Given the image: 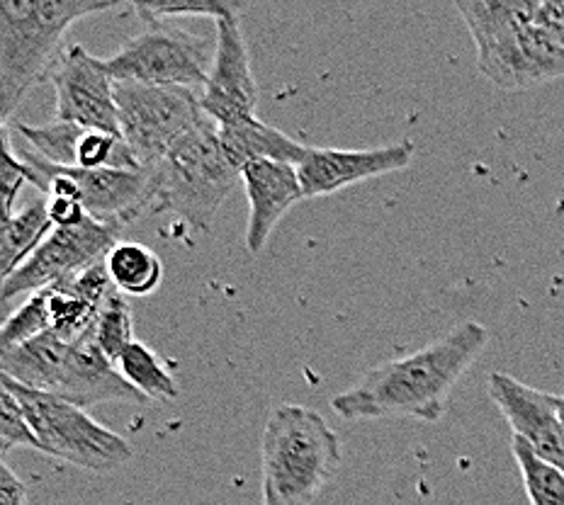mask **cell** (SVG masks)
Masks as SVG:
<instances>
[{"mask_svg": "<svg viewBox=\"0 0 564 505\" xmlns=\"http://www.w3.org/2000/svg\"><path fill=\"white\" fill-rule=\"evenodd\" d=\"M54 229L46 199H34L10 217H3V233H0V273H3V279L13 275Z\"/></svg>", "mask_w": 564, "mask_h": 505, "instance_id": "ac0fdd59", "label": "cell"}, {"mask_svg": "<svg viewBox=\"0 0 564 505\" xmlns=\"http://www.w3.org/2000/svg\"><path fill=\"white\" fill-rule=\"evenodd\" d=\"M241 178L209 120L195 127L156 166V209L171 211L195 231H209L219 207Z\"/></svg>", "mask_w": 564, "mask_h": 505, "instance_id": "8992f818", "label": "cell"}, {"mask_svg": "<svg viewBox=\"0 0 564 505\" xmlns=\"http://www.w3.org/2000/svg\"><path fill=\"white\" fill-rule=\"evenodd\" d=\"M117 370H120L122 377L147 398L178 396V384L171 377V372L161 365L154 350L141 343V340H134V343L122 352L120 360H117Z\"/></svg>", "mask_w": 564, "mask_h": 505, "instance_id": "ffe728a7", "label": "cell"}, {"mask_svg": "<svg viewBox=\"0 0 564 505\" xmlns=\"http://www.w3.org/2000/svg\"><path fill=\"white\" fill-rule=\"evenodd\" d=\"M46 80L56 92L54 120L120 134L115 78L105 66V58H96L86 46L70 44L58 54Z\"/></svg>", "mask_w": 564, "mask_h": 505, "instance_id": "7c38bea8", "label": "cell"}, {"mask_svg": "<svg viewBox=\"0 0 564 505\" xmlns=\"http://www.w3.org/2000/svg\"><path fill=\"white\" fill-rule=\"evenodd\" d=\"M0 386H6L25 410L40 452L96 474L115 472L134 457L132 442L93 420L88 410L58 396L28 389L6 374Z\"/></svg>", "mask_w": 564, "mask_h": 505, "instance_id": "52a82bcc", "label": "cell"}, {"mask_svg": "<svg viewBox=\"0 0 564 505\" xmlns=\"http://www.w3.org/2000/svg\"><path fill=\"white\" fill-rule=\"evenodd\" d=\"M18 154L30 166V183L34 187L50 197L74 199L86 209L88 217L102 224L122 231L141 211L156 207V168H66L44 161L32 149H18Z\"/></svg>", "mask_w": 564, "mask_h": 505, "instance_id": "ba28073f", "label": "cell"}, {"mask_svg": "<svg viewBox=\"0 0 564 505\" xmlns=\"http://www.w3.org/2000/svg\"><path fill=\"white\" fill-rule=\"evenodd\" d=\"M215 42L197 37L171 20H147V30L105 58L115 84L205 88Z\"/></svg>", "mask_w": 564, "mask_h": 505, "instance_id": "9c48e42d", "label": "cell"}, {"mask_svg": "<svg viewBox=\"0 0 564 505\" xmlns=\"http://www.w3.org/2000/svg\"><path fill=\"white\" fill-rule=\"evenodd\" d=\"M100 0H0V120L15 114L56 62L64 34L80 18L115 10Z\"/></svg>", "mask_w": 564, "mask_h": 505, "instance_id": "5b68a950", "label": "cell"}, {"mask_svg": "<svg viewBox=\"0 0 564 505\" xmlns=\"http://www.w3.org/2000/svg\"><path fill=\"white\" fill-rule=\"evenodd\" d=\"M261 464V505H312L338 472L340 440L319 410L282 404L265 420Z\"/></svg>", "mask_w": 564, "mask_h": 505, "instance_id": "277c9868", "label": "cell"}, {"mask_svg": "<svg viewBox=\"0 0 564 505\" xmlns=\"http://www.w3.org/2000/svg\"><path fill=\"white\" fill-rule=\"evenodd\" d=\"M414 144L397 141L378 149H312L297 173L307 197H324L346 190L350 185L378 178V175L397 173L411 166L414 161Z\"/></svg>", "mask_w": 564, "mask_h": 505, "instance_id": "9a60e30c", "label": "cell"}, {"mask_svg": "<svg viewBox=\"0 0 564 505\" xmlns=\"http://www.w3.org/2000/svg\"><path fill=\"white\" fill-rule=\"evenodd\" d=\"M93 338H96L98 348L115 362V365L122 352L134 343L132 309H129L122 292L115 289L112 295L102 301L96 326H93Z\"/></svg>", "mask_w": 564, "mask_h": 505, "instance_id": "7402d4cb", "label": "cell"}, {"mask_svg": "<svg viewBox=\"0 0 564 505\" xmlns=\"http://www.w3.org/2000/svg\"><path fill=\"white\" fill-rule=\"evenodd\" d=\"M199 105L219 127H231L256 117L258 86L239 15L217 20L215 58H212L207 84L199 92Z\"/></svg>", "mask_w": 564, "mask_h": 505, "instance_id": "4fadbf2b", "label": "cell"}, {"mask_svg": "<svg viewBox=\"0 0 564 505\" xmlns=\"http://www.w3.org/2000/svg\"><path fill=\"white\" fill-rule=\"evenodd\" d=\"M120 229L86 215L74 227H56L13 275L3 279V301L22 295V292H40L56 285L76 273H84L108 257L117 245Z\"/></svg>", "mask_w": 564, "mask_h": 505, "instance_id": "8fae6325", "label": "cell"}, {"mask_svg": "<svg viewBox=\"0 0 564 505\" xmlns=\"http://www.w3.org/2000/svg\"><path fill=\"white\" fill-rule=\"evenodd\" d=\"M528 0H457L477 46V68L494 86L523 90L564 78V46L535 25Z\"/></svg>", "mask_w": 564, "mask_h": 505, "instance_id": "7a4b0ae2", "label": "cell"}, {"mask_svg": "<svg viewBox=\"0 0 564 505\" xmlns=\"http://www.w3.org/2000/svg\"><path fill=\"white\" fill-rule=\"evenodd\" d=\"M557 398H560V404L564 406V396H560V394H557Z\"/></svg>", "mask_w": 564, "mask_h": 505, "instance_id": "f1b7e54d", "label": "cell"}, {"mask_svg": "<svg viewBox=\"0 0 564 505\" xmlns=\"http://www.w3.org/2000/svg\"><path fill=\"white\" fill-rule=\"evenodd\" d=\"M13 448L37 450V438L18 398L0 386V452L6 457Z\"/></svg>", "mask_w": 564, "mask_h": 505, "instance_id": "d4e9b609", "label": "cell"}, {"mask_svg": "<svg viewBox=\"0 0 564 505\" xmlns=\"http://www.w3.org/2000/svg\"><path fill=\"white\" fill-rule=\"evenodd\" d=\"M120 134L141 168H156L163 156L207 120L193 88L115 84Z\"/></svg>", "mask_w": 564, "mask_h": 505, "instance_id": "30bf717a", "label": "cell"}, {"mask_svg": "<svg viewBox=\"0 0 564 505\" xmlns=\"http://www.w3.org/2000/svg\"><path fill=\"white\" fill-rule=\"evenodd\" d=\"M110 279L117 292L122 295L147 297L156 292L163 279L161 257L141 243H117L105 257Z\"/></svg>", "mask_w": 564, "mask_h": 505, "instance_id": "d6986e66", "label": "cell"}, {"mask_svg": "<svg viewBox=\"0 0 564 505\" xmlns=\"http://www.w3.org/2000/svg\"><path fill=\"white\" fill-rule=\"evenodd\" d=\"M557 402H560V398H557ZM562 406V404H560ZM562 420H564V406H562Z\"/></svg>", "mask_w": 564, "mask_h": 505, "instance_id": "f546056e", "label": "cell"}, {"mask_svg": "<svg viewBox=\"0 0 564 505\" xmlns=\"http://www.w3.org/2000/svg\"><path fill=\"white\" fill-rule=\"evenodd\" d=\"M3 166H0V197H3V217H10L15 211V199L22 187L32 180L30 166L20 158L18 151L13 149V136H10L8 124L3 127Z\"/></svg>", "mask_w": 564, "mask_h": 505, "instance_id": "484cf974", "label": "cell"}, {"mask_svg": "<svg viewBox=\"0 0 564 505\" xmlns=\"http://www.w3.org/2000/svg\"><path fill=\"white\" fill-rule=\"evenodd\" d=\"M535 25L550 32L564 46V0H545L535 6Z\"/></svg>", "mask_w": 564, "mask_h": 505, "instance_id": "4316f807", "label": "cell"}, {"mask_svg": "<svg viewBox=\"0 0 564 505\" xmlns=\"http://www.w3.org/2000/svg\"><path fill=\"white\" fill-rule=\"evenodd\" d=\"M52 331V314H50V292L40 289L22 304V307L6 321L0 331V350L15 348L28 343L32 338H40Z\"/></svg>", "mask_w": 564, "mask_h": 505, "instance_id": "603a6c76", "label": "cell"}, {"mask_svg": "<svg viewBox=\"0 0 564 505\" xmlns=\"http://www.w3.org/2000/svg\"><path fill=\"white\" fill-rule=\"evenodd\" d=\"M219 139L227 156L241 173L256 161H275L300 166L310 154V146L290 139L285 132L261 122L258 117L231 127H219Z\"/></svg>", "mask_w": 564, "mask_h": 505, "instance_id": "e0dca14e", "label": "cell"}, {"mask_svg": "<svg viewBox=\"0 0 564 505\" xmlns=\"http://www.w3.org/2000/svg\"><path fill=\"white\" fill-rule=\"evenodd\" d=\"M0 372L28 389L58 396L84 410L110 402H149L98 348L93 331L74 343L50 331L22 345L0 350Z\"/></svg>", "mask_w": 564, "mask_h": 505, "instance_id": "3957f363", "label": "cell"}, {"mask_svg": "<svg viewBox=\"0 0 564 505\" xmlns=\"http://www.w3.org/2000/svg\"><path fill=\"white\" fill-rule=\"evenodd\" d=\"M134 10L141 20H173V18H212L221 20L227 15H241L249 3L239 0H212V3H137Z\"/></svg>", "mask_w": 564, "mask_h": 505, "instance_id": "cb8c5ba5", "label": "cell"}, {"mask_svg": "<svg viewBox=\"0 0 564 505\" xmlns=\"http://www.w3.org/2000/svg\"><path fill=\"white\" fill-rule=\"evenodd\" d=\"M241 180L249 197V224H246V249L261 253L273 237L288 209L304 199L297 166L275 161H256L246 166Z\"/></svg>", "mask_w": 564, "mask_h": 505, "instance_id": "2e32d148", "label": "cell"}, {"mask_svg": "<svg viewBox=\"0 0 564 505\" xmlns=\"http://www.w3.org/2000/svg\"><path fill=\"white\" fill-rule=\"evenodd\" d=\"M0 505H30L28 486L3 460L0 464Z\"/></svg>", "mask_w": 564, "mask_h": 505, "instance_id": "83f0119b", "label": "cell"}, {"mask_svg": "<svg viewBox=\"0 0 564 505\" xmlns=\"http://www.w3.org/2000/svg\"><path fill=\"white\" fill-rule=\"evenodd\" d=\"M511 450L531 505H564V474L560 469L540 460L521 438L511 440Z\"/></svg>", "mask_w": 564, "mask_h": 505, "instance_id": "44dd1931", "label": "cell"}, {"mask_svg": "<svg viewBox=\"0 0 564 505\" xmlns=\"http://www.w3.org/2000/svg\"><path fill=\"white\" fill-rule=\"evenodd\" d=\"M489 398L509 420L513 438H521L540 460L564 474V420L557 394L538 392L509 374L491 372Z\"/></svg>", "mask_w": 564, "mask_h": 505, "instance_id": "5bb4252c", "label": "cell"}, {"mask_svg": "<svg viewBox=\"0 0 564 505\" xmlns=\"http://www.w3.org/2000/svg\"><path fill=\"white\" fill-rule=\"evenodd\" d=\"M487 343L485 326L457 323L431 345L368 370L360 382L332 398L334 414L344 420L416 418L436 422L445 414L453 386L473 367Z\"/></svg>", "mask_w": 564, "mask_h": 505, "instance_id": "6da1fadb", "label": "cell"}]
</instances>
